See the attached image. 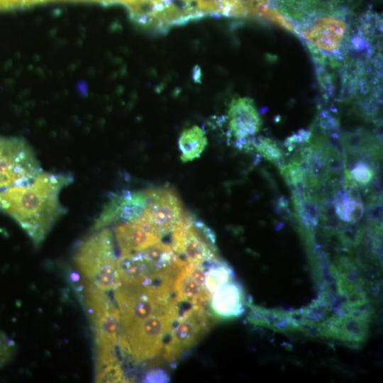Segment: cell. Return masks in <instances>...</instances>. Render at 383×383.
Returning <instances> with one entry per match:
<instances>
[{
	"mask_svg": "<svg viewBox=\"0 0 383 383\" xmlns=\"http://www.w3.org/2000/svg\"><path fill=\"white\" fill-rule=\"evenodd\" d=\"M72 177L41 172L30 181L0 191V211L15 220L36 245L65 213L60 200Z\"/></svg>",
	"mask_w": 383,
	"mask_h": 383,
	"instance_id": "1",
	"label": "cell"
},
{
	"mask_svg": "<svg viewBox=\"0 0 383 383\" xmlns=\"http://www.w3.org/2000/svg\"><path fill=\"white\" fill-rule=\"evenodd\" d=\"M185 262L172 247L160 242L138 252L121 254L117 259L121 284L127 286L174 279Z\"/></svg>",
	"mask_w": 383,
	"mask_h": 383,
	"instance_id": "2",
	"label": "cell"
},
{
	"mask_svg": "<svg viewBox=\"0 0 383 383\" xmlns=\"http://www.w3.org/2000/svg\"><path fill=\"white\" fill-rule=\"evenodd\" d=\"M77 246L74 255L77 268L89 282L104 291L121 285L113 235L107 228L94 230Z\"/></svg>",
	"mask_w": 383,
	"mask_h": 383,
	"instance_id": "3",
	"label": "cell"
},
{
	"mask_svg": "<svg viewBox=\"0 0 383 383\" xmlns=\"http://www.w3.org/2000/svg\"><path fill=\"white\" fill-rule=\"evenodd\" d=\"M174 280L149 285L121 284L114 291L122 329L135 325L150 316L179 309L173 294Z\"/></svg>",
	"mask_w": 383,
	"mask_h": 383,
	"instance_id": "4",
	"label": "cell"
},
{
	"mask_svg": "<svg viewBox=\"0 0 383 383\" xmlns=\"http://www.w3.org/2000/svg\"><path fill=\"white\" fill-rule=\"evenodd\" d=\"M82 289L83 304L93 329L95 360L115 359L121 330L118 309L105 291L91 282H86Z\"/></svg>",
	"mask_w": 383,
	"mask_h": 383,
	"instance_id": "5",
	"label": "cell"
},
{
	"mask_svg": "<svg viewBox=\"0 0 383 383\" xmlns=\"http://www.w3.org/2000/svg\"><path fill=\"white\" fill-rule=\"evenodd\" d=\"M172 248L193 264L219 260L213 232L201 221L183 212L172 230Z\"/></svg>",
	"mask_w": 383,
	"mask_h": 383,
	"instance_id": "6",
	"label": "cell"
},
{
	"mask_svg": "<svg viewBox=\"0 0 383 383\" xmlns=\"http://www.w3.org/2000/svg\"><path fill=\"white\" fill-rule=\"evenodd\" d=\"M179 316V309L157 313L122 329L135 362L155 357L162 350L163 340Z\"/></svg>",
	"mask_w": 383,
	"mask_h": 383,
	"instance_id": "7",
	"label": "cell"
},
{
	"mask_svg": "<svg viewBox=\"0 0 383 383\" xmlns=\"http://www.w3.org/2000/svg\"><path fill=\"white\" fill-rule=\"evenodd\" d=\"M41 172L34 152L24 140L0 136V191L28 182Z\"/></svg>",
	"mask_w": 383,
	"mask_h": 383,
	"instance_id": "8",
	"label": "cell"
},
{
	"mask_svg": "<svg viewBox=\"0 0 383 383\" xmlns=\"http://www.w3.org/2000/svg\"><path fill=\"white\" fill-rule=\"evenodd\" d=\"M204 306L192 305L174 321L163 353L165 360L169 363H177L208 332L210 313Z\"/></svg>",
	"mask_w": 383,
	"mask_h": 383,
	"instance_id": "9",
	"label": "cell"
},
{
	"mask_svg": "<svg viewBox=\"0 0 383 383\" xmlns=\"http://www.w3.org/2000/svg\"><path fill=\"white\" fill-rule=\"evenodd\" d=\"M145 193L148 199L146 208L135 222L161 238L171 232L179 221L184 212L182 204L170 188H152Z\"/></svg>",
	"mask_w": 383,
	"mask_h": 383,
	"instance_id": "10",
	"label": "cell"
},
{
	"mask_svg": "<svg viewBox=\"0 0 383 383\" xmlns=\"http://www.w3.org/2000/svg\"><path fill=\"white\" fill-rule=\"evenodd\" d=\"M347 14H329L310 17L300 23L301 32L316 52H339L348 31Z\"/></svg>",
	"mask_w": 383,
	"mask_h": 383,
	"instance_id": "11",
	"label": "cell"
},
{
	"mask_svg": "<svg viewBox=\"0 0 383 383\" xmlns=\"http://www.w3.org/2000/svg\"><path fill=\"white\" fill-rule=\"evenodd\" d=\"M148 201L145 191H124L114 194L105 204L94 225V230L116 223L136 221L144 212Z\"/></svg>",
	"mask_w": 383,
	"mask_h": 383,
	"instance_id": "12",
	"label": "cell"
},
{
	"mask_svg": "<svg viewBox=\"0 0 383 383\" xmlns=\"http://www.w3.org/2000/svg\"><path fill=\"white\" fill-rule=\"evenodd\" d=\"M173 294L177 302L204 305L211 295L204 284V264L187 262L179 269L173 282Z\"/></svg>",
	"mask_w": 383,
	"mask_h": 383,
	"instance_id": "13",
	"label": "cell"
},
{
	"mask_svg": "<svg viewBox=\"0 0 383 383\" xmlns=\"http://www.w3.org/2000/svg\"><path fill=\"white\" fill-rule=\"evenodd\" d=\"M228 117L230 131L238 140H245L260 130L261 118L250 98H233L229 105Z\"/></svg>",
	"mask_w": 383,
	"mask_h": 383,
	"instance_id": "14",
	"label": "cell"
},
{
	"mask_svg": "<svg viewBox=\"0 0 383 383\" xmlns=\"http://www.w3.org/2000/svg\"><path fill=\"white\" fill-rule=\"evenodd\" d=\"M114 235L121 254L145 250L160 242L161 239L136 222L119 223L114 229Z\"/></svg>",
	"mask_w": 383,
	"mask_h": 383,
	"instance_id": "15",
	"label": "cell"
},
{
	"mask_svg": "<svg viewBox=\"0 0 383 383\" xmlns=\"http://www.w3.org/2000/svg\"><path fill=\"white\" fill-rule=\"evenodd\" d=\"M209 303L218 317L238 316L243 310L242 289L237 283L228 282L212 294Z\"/></svg>",
	"mask_w": 383,
	"mask_h": 383,
	"instance_id": "16",
	"label": "cell"
},
{
	"mask_svg": "<svg viewBox=\"0 0 383 383\" xmlns=\"http://www.w3.org/2000/svg\"><path fill=\"white\" fill-rule=\"evenodd\" d=\"M178 143L180 158L187 162L200 157L208 141L204 131L198 126H193L182 132Z\"/></svg>",
	"mask_w": 383,
	"mask_h": 383,
	"instance_id": "17",
	"label": "cell"
},
{
	"mask_svg": "<svg viewBox=\"0 0 383 383\" xmlns=\"http://www.w3.org/2000/svg\"><path fill=\"white\" fill-rule=\"evenodd\" d=\"M232 272L228 266L219 260L204 264V284L207 292L212 294L228 282Z\"/></svg>",
	"mask_w": 383,
	"mask_h": 383,
	"instance_id": "18",
	"label": "cell"
},
{
	"mask_svg": "<svg viewBox=\"0 0 383 383\" xmlns=\"http://www.w3.org/2000/svg\"><path fill=\"white\" fill-rule=\"evenodd\" d=\"M95 380L96 382H127V379L118 360L96 369Z\"/></svg>",
	"mask_w": 383,
	"mask_h": 383,
	"instance_id": "19",
	"label": "cell"
},
{
	"mask_svg": "<svg viewBox=\"0 0 383 383\" xmlns=\"http://www.w3.org/2000/svg\"><path fill=\"white\" fill-rule=\"evenodd\" d=\"M336 210L340 216L347 221H353L361 216L362 205L348 197L338 201Z\"/></svg>",
	"mask_w": 383,
	"mask_h": 383,
	"instance_id": "20",
	"label": "cell"
},
{
	"mask_svg": "<svg viewBox=\"0 0 383 383\" xmlns=\"http://www.w3.org/2000/svg\"><path fill=\"white\" fill-rule=\"evenodd\" d=\"M257 151L268 160H276L280 157L281 152L278 147L268 139H260L254 144Z\"/></svg>",
	"mask_w": 383,
	"mask_h": 383,
	"instance_id": "21",
	"label": "cell"
},
{
	"mask_svg": "<svg viewBox=\"0 0 383 383\" xmlns=\"http://www.w3.org/2000/svg\"><path fill=\"white\" fill-rule=\"evenodd\" d=\"M352 178L362 184H368L373 178V170L367 165L359 163L351 171Z\"/></svg>",
	"mask_w": 383,
	"mask_h": 383,
	"instance_id": "22",
	"label": "cell"
},
{
	"mask_svg": "<svg viewBox=\"0 0 383 383\" xmlns=\"http://www.w3.org/2000/svg\"><path fill=\"white\" fill-rule=\"evenodd\" d=\"M13 343L0 333V367L7 362L13 352Z\"/></svg>",
	"mask_w": 383,
	"mask_h": 383,
	"instance_id": "23",
	"label": "cell"
},
{
	"mask_svg": "<svg viewBox=\"0 0 383 383\" xmlns=\"http://www.w3.org/2000/svg\"><path fill=\"white\" fill-rule=\"evenodd\" d=\"M170 382V377L167 373L162 369H152L148 370L143 379V382Z\"/></svg>",
	"mask_w": 383,
	"mask_h": 383,
	"instance_id": "24",
	"label": "cell"
}]
</instances>
